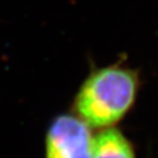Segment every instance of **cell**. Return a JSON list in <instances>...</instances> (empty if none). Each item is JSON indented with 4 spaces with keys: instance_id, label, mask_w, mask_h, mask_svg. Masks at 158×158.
<instances>
[{
    "instance_id": "1",
    "label": "cell",
    "mask_w": 158,
    "mask_h": 158,
    "mask_svg": "<svg viewBox=\"0 0 158 158\" xmlns=\"http://www.w3.org/2000/svg\"><path fill=\"white\" fill-rule=\"evenodd\" d=\"M139 90L135 69L122 63L92 70L74 98V114L96 130L113 127L133 108Z\"/></svg>"
},
{
    "instance_id": "2",
    "label": "cell",
    "mask_w": 158,
    "mask_h": 158,
    "mask_svg": "<svg viewBox=\"0 0 158 158\" xmlns=\"http://www.w3.org/2000/svg\"><path fill=\"white\" fill-rule=\"evenodd\" d=\"M92 141V128L77 115H57L45 135V158H91Z\"/></svg>"
},
{
    "instance_id": "3",
    "label": "cell",
    "mask_w": 158,
    "mask_h": 158,
    "mask_svg": "<svg viewBox=\"0 0 158 158\" xmlns=\"http://www.w3.org/2000/svg\"><path fill=\"white\" fill-rule=\"evenodd\" d=\"M91 158H136V154L131 141L113 126L94 135Z\"/></svg>"
}]
</instances>
